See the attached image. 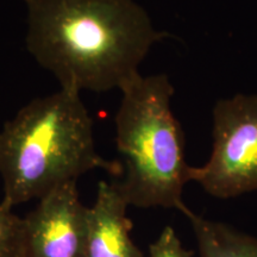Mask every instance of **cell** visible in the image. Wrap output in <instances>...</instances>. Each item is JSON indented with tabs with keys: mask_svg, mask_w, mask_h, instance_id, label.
Here are the masks:
<instances>
[{
	"mask_svg": "<svg viewBox=\"0 0 257 257\" xmlns=\"http://www.w3.org/2000/svg\"><path fill=\"white\" fill-rule=\"evenodd\" d=\"M0 257H23V218L0 202Z\"/></svg>",
	"mask_w": 257,
	"mask_h": 257,
	"instance_id": "8",
	"label": "cell"
},
{
	"mask_svg": "<svg viewBox=\"0 0 257 257\" xmlns=\"http://www.w3.org/2000/svg\"><path fill=\"white\" fill-rule=\"evenodd\" d=\"M189 178L218 199L257 191L256 94H236L217 101L211 156L204 166L191 167Z\"/></svg>",
	"mask_w": 257,
	"mask_h": 257,
	"instance_id": "4",
	"label": "cell"
},
{
	"mask_svg": "<svg viewBox=\"0 0 257 257\" xmlns=\"http://www.w3.org/2000/svg\"><path fill=\"white\" fill-rule=\"evenodd\" d=\"M179 211L191 224L200 257H257V237L199 216L185 202Z\"/></svg>",
	"mask_w": 257,
	"mask_h": 257,
	"instance_id": "7",
	"label": "cell"
},
{
	"mask_svg": "<svg viewBox=\"0 0 257 257\" xmlns=\"http://www.w3.org/2000/svg\"><path fill=\"white\" fill-rule=\"evenodd\" d=\"M194 252L184 246L175 230L166 226L155 242L149 245V257H193Z\"/></svg>",
	"mask_w": 257,
	"mask_h": 257,
	"instance_id": "9",
	"label": "cell"
},
{
	"mask_svg": "<svg viewBox=\"0 0 257 257\" xmlns=\"http://www.w3.org/2000/svg\"><path fill=\"white\" fill-rule=\"evenodd\" d=\"M79 91L61 88L36 98L0 130V176L10 208L48 193L94 169L120 178L123 166L96 152L93 119Z\"/></svg>",
	"mask_w": 257,
	"mask_h": 257,
	"instance_id": "2",
	"label": "cell"
},
{
	"mask_svg": "<svg viewBox=\"0 0 257 257\" xmlns=\"http://www.w3.org/2000/svg\"><path fill=\"white\" fill-rule=\"evenodd\" d=\"M128 204L114 181H100L88 207L85 257H143L134 242Z\"/></svg>",
	"mask_w": 257,
	"mask_h": 257,
	"instance_id": "6",
	"label": "cell"
},
{
	"mask_svg": "<svg viewBox=\"0 0 257 257\" xmlns=\"http://www.w3.org/2000/svg\"><path fill=\"white\" fill-rule=\"evenodd\" d=\"M120 92L115 143L124 163L115 185L128 206L179 210L191 166L185 160L184 131L170 106L174 87L166 74H140Z\"/></svg>",
	"mask_w": 257,
	"mask_h": 257,
	"instance_id": "3",
	"label": "cell"
},
{
	"mask_svg": "<svg viewBox=\"0 0 257 257\" xmlns=\"http://www.w3.org/2000/svg\"><path fill=\"white\" fill-rule=\"evenodd\" d=\"M87 214L76 182L48 193L23 217V257H85Z\"/></svg>",
	"mask_w": 257,
	"mask_h": 257,
	"instance_id": "5",
	"label": "cell"
},
{
	"mask_svg": "<svg viewBox=\"0 0 257 257\" xmlns=\"http://www.w3.org/2000/svg\"><path fill=\"white\" fill-rule=\"evenodd\" d=\"M27 49L61 88L121 89L140 75L157 31L134 0H24Z\"/></svg>",
	"mask_w": 257,
	"mask_h": 257,
	"instance_id": "1",
	"label": "cell"
}]
</instances>
